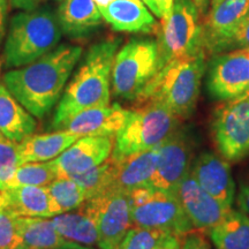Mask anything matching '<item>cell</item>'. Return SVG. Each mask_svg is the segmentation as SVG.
Returning <instances> with one entry per match:
<instances>
[{"instance_id": "obj_1", "label": "cell", "mask_w": 249, "mask_h": 249, "mask_svg": "<svg viewBox=\"0 0 249 249\" xmlns=\"http://www.w3.org/2000/svg\"><path fill=\"white\" fill-rule=\"evenodd\" d=\"M82 48L62 44L27 66L9 71L4 85L26 110L42 119L61 98Z\"/></svg>"}, {"instance_id": "obj_2", "label": "cell", "mask_w": 249, "mask_h": 249, "mask_svg": "<svg viewBox=\"0 0 249 249\" xmlns=\"http://www.w3.org/2000/svg\"><path fill=\"white\" fill-rule=\"evenodd\" d=\"M120 43L118 38L105 39L89 49L64 90L52 120V128L59 130L71 117L81 111L110 105L112 67Z\"/></svg>"}, {"instance_id": "obj_3", "label": "cell", "mask_w": 249, "mask_h": 249, "mask_svg": "<svg viewBox=\"0 0 249 249\" xmlns=\"http://www.w3.org/2000/svg\"><path fill=\"white\" fill-rule=\"evenodd\" d=\"M207 54L173 60L161 70L138 101L157 102L176 114L180 120L193 114L200 96Z\"/></svg>"}, {"instance_id": "obj_4", "label": "cell", "mask_w": 249, "mask_h": 249, "mask_svg": "<svg viewBox=\"0 0 249 249\" xmlns=\"http://www.w3.org/2000/svg\"><path fill=\"white\" fill-rule=\"evenodd\" d=\"M60 38L58 18L49 9L35 8L15 14L5 42L6 66H27L57 48Z\"/></svg>"}, {"instance_id": "obj_5", "label": "cell", "mask_w": 249, "mask_h": 249, "mask_svg": "<svg viewBox=\"0 0 249 249\" xmlns=\"http://www.w3.org/2000/svg\"><path fill=\"white\" fill-rule=\"evenodd\" d=\"M180 119L157 102L147 101L130 110L126 123L114 138L111 157H127L157 148L179 126Z\"/></svg>"}, {"instance_id": "obj_6", "label": "cell", "mask_w": 249, "mask_h": 249, "mask_svg": "<svg viewBox=\"0 0 249 249\" xmlns=\"http://www.w3.org/2000/svg\"><path fill=\"white\" fill-rule=\"evenodd\" d=\"M160 71V57L157 40L130 39L114 57L111 76L114 96L127 101H138Z\"/></svg>"}, {"instance_id": "obj_7", "label": "cell", "mask_w": 249, "mask_h": 249, "mask_svg": "<svg viewBox=\"0 0 249 249\" xmlns=\"http://www.w3.org/2000/svg\"><path fill=\"white\" fill-rule=\"evenodd\" d=\"M201 18L193 0H174L169 18L161 20L157 39L160 71L173 60L203 53Z\"/></svg>"}, {"instance_id": "obj_8", "label": "cell", "mask_w": 249, "mask_h": 249, "mask_svg": "<svg viewBox=\"0 0 249 249\" xmlns=\"http://www.w3.org/2000/svg\"><path fill=\"white\" fill-rule=\"evenodd\" d=\"M129 200L133 226L163 230L181 236L194 230L176 195L148 186L130 192Z\"/></svg>"}, {"instance_id": "obj_9", "label": "cell", "mask_w": 249, "mask_h": 249, "mask_svg": "<svg viewBox=\"0 0 249 249\" xmlns=\"http://www.w3.org/2000/svg\"><path fill=\"white\" fill-rule=\"evenodd\" d=\"M213 143L224 160L239 161L249 155V92L226 99L213 112Z\"/></svg>"}, {"instance_id": "obj_10", "label": "cell", "mask_w": 249, "mask_h": 249, "mask_svg": "<svg viewBox=\"0 0 249 249\" xmlns=\"http://www.w3.org/2000/svg\"><path fill=\"white\" fill-rule=\"evenodd\" d=\"M97 218L98 247L116 249L133 226L127 193L110 189L86 201Z\"/></svg>"}, {"instance_id": "obj_11", "label": "cell", "mask_w": 249, "mask_h": 249, "mask_svg": "<svg viewBox=\"0 0 249 249\" xmlns=\"http://www.w3.org/2000/svg\"><path fill=\"white\" fill-rule=\"evenodd\" d=\"M207 86L213 98L223 101L249 92V46L214 55Z\"/></svg>"}, {"instance_id": "obj_12", "label": "cell", "mask_w": 249, "mask_h": 249, "mask_svg": "<svg viewBox=\"0 0 249 249\" xmlns=\"http://www.w3.org/2000/svg\"><path fill=\"white\" fill-rule=\"evenodd\" d=\"M192 142L185 130L173 132L160 144L150 187L176 195L180 182L191 171Z\"/></svg>"}, {"instance_id": "obj_13", "label": "cell", "mask_w": 249, "mask_h": 249, "mask_svg": "<svg viewBox=\"0 0 249 249\" xmlns=\"http://www.w3.org/2000/svg\"><path fill=\"white\" fill-rule=\"evenodd\" d=\"M176 196L194 229L200 231L210 232L232 209L208 194L194 179L191 171L180 182Z\"/></svg>"}, {"instance_id": "obj_14", "label": "cell", "mask_w": 249, "mask_h": 249, "mask_svg": "<svg viewBox=\"0 0 249 249\" xmlns=\"http://www.w3.org/2000/svg\"><path fill=\"white\" fill-rule=\"evenodd\" d=\"M249 14V0H211V8L202 18L205 54H217L219 46Z\"/></svg>"}, {"instance_id": "obj_15", "label": "cell", "mask_w": 249, "mask_h": 249, "mask_svg": "<svg viewBox=\"0 0 249 249\" xmlns=\"http://www.w3.org/2000/svg\"><path fill=\"white\" fill-rule=\"evenodd\" d=\"M113 145V136H82L54 160L58 178H71L104 163Z\"/></svg>"}, {"instance_id": "obj_16", "label": "cell", "mask_w": 249, "mask_h": 249, "mask_svg": "<svg viewBox=\"0 0 249 249\" xmlns=\"http://www.w3.org/2000/svg\"><path fill=\"white\" fill-rule=\"evenodd\" d=\"M130 110L119 104L91 107L71 117L59 130L82 136H113L123 128Z\"/></svg>"}, {"instance_id": "obj_17", "label": "cell", "mask_w": 249, "mask_h": 249, "mask_svg": "<svg viewBox=\"0 0 249 249\" xmlns=\"http://www.w3.org/2000/svg\"><path fill=\"white\" fill-rule=\"evenodd\" d=\"M191 173L208 194L231 208L235 197V185L226 160L211 152H203L196 158Z\"/></svg>"}, {"instance_id": "obj_18", "label": "cell", "mask_w": 249, "mask_h": 249, "mask_svg": "<svg viewBox=\"0 0 249 249\" xmlns=\"http://www.w3.org/2000/svg\"><path fill=\"white\" fill-rule=\"evenodd\" d=\"M160 148L127 156L120 160H112V185L110 189H117L129 194L134 189L150 186V181L157 166ZM108 189V191H110Z\"/></svg>"}, {"instance_id": "obj_19", "label": "cell", "mask_w": 249, "mask_h": 249, "mask_svg": "<svg viewBox=\"0 0 249 249\" xmlns=\"http://www.w3.org/2000/svg\"><path fill=\"white\" fill-rule=\"evenodd\" d=\"M98 9L116 31L145 34L156 29L154 15L141 0H111Z\"/></svg>"}, {"instance_id": "obj_20", "label": "cell", "mask_w": 249, "mask_h": 249, "mask_svg": "<svg viewBox=\"0 0 249 249\" xmlns=\"http://www.w3.org/2000/svg\"><path fill=\"white\" fill-rule=\"evenodd\" d=\"M81 138L77 134L66 130L53 133L31 134L18 143V155L20 164L33 161H48L55 160L68 147Z\"/></svg>"}, {"instance_id": "obj_21", "label": "cell", "mask_w": 249, "mask_h": 249, "mask_svg": "<svg viewBox=\"0 0 249 249\" xmlns=\"http://www.w3.org/2000/svg\"><path fill=\"white\" fill-rule=\"evenodd\" d=\"M102 18L95 0H62L58 9L61 31L74 38L91 34L101 26Z\"/></svg>"}, {"instance_id": "obj_22", "label": "cell", "mask_w": 249, "mask_h": 249, "mask_svg": "<svg viewBox=\"0 0 249 249\" xmlns=\"http://www.w3.org/2000/svg\"><path fill=\"white\" fill-rule=\"evenodd\" d=\"M51 219L59 234L66 241L88 247L98 245L97 218L87 202L75 210L57 214Z\"/></svg>"}, {"instance_id": "obj_23", "label": "cell", "mask_w": 249, "mask_h": 249, "mask_svg": "<svg viewBox=\"0 0 249 249\" xmlns=\"http://www.w3.org/2000/svg\"><path fill=\"white\" fill-rule=\"evenodd\" d=\"M36 128V119L0 83V133L11 141L18 143L31 135Z\"/></svg>"}, {"instance_id": "obj_24", "label": "cell", "mask_w": 249, "mask_h": 249, "mask_svg": "<svg viewBox=\"0 0 249 249\" xmlns=\"http://www.w3.org/2000/svg\"><path fill=\"white\" fill-rule=\"evenodd\" d=\"M6 208L17 217L52 218L50 197L46 187L20 186L2 191Z\"/></svg>"}, {"instance_id": "obj_25", "label": "cell", "mask_w": 249, "mask_h": 249, "mask_svg": "<svg viewBox=\"0 0 249 249\" xmlns=\"http://www.w3.org/2000/svg\"><path fill=\"white\" fill-rule=\"evenodd\" d=\"M17 227L18 247L24 249H54L67 242L49 218L17 217Z\"/></svg>"}, {"instance_id": "obj_26", "label": "cell", "mask_w": 249, "mask_h": 249, "mask_svg": "<svg viewBox=\"0 0 249 249\" xmlns=\"http://www.w3.org/2000/svg\"><path fill=\"white\" fill-rule=\"evenodd\" d=\"M209 233L216 249H249V216L231 209Z\"/></svg>"}, {"instance_id": "obj_27", "label": "cell", "mask_w": 249, "mask_h": 249, "mask_svg": "<svg viewBox=\"0 0 249 249\" xmlns=\"http://www.w3.org/2000/svg\"><path fill=\"white\" fill-rule=\"evenodd\" d=\"M46 189L53 217L75 210L87 201L85 189L71 178H57L46 186Z\"/></svg>"}, {"instance_id": "obj_28", "label": "cell", "mask_w": 249, "mask_h": 249, "mask_svg": "<svg viewBox=\"0 0 249 249\" xmlns=\"http://www.w3.org/2000/svg\"><path fill=\"white\" fill-rule=\"evenodd\" d=\"M57 178V167H55L54 160L26 163L18 166L5 189L20 186L46 187Z\"/></svg>"}, {"instance_id": "obj_29", "label": "cell", "mask_w": 249, "mask_h": 249, "mask_svg": "<svg viewBox=\"0 0 249 249\" xmlns=\"http://www.w3.org/2000/svg\"><path fill=\"white\" fill-rule=\"evenodd\" d=\"M112 160L111 156L108 160L98 166L87 171L85 173L76 174L71 177L85 189L87 200L95 197L102 193L108 191L112 185Z\"/></svg>"}, {"instance_id": "obj_30", "label": "cell", "mask_w": 249, "mask_h": 249, "mask_svg": "<svg viewBox=\"0 0 249 249\" xmlns=\"http://www.w3.org/2000/svg\"><path fill=\"white\" fill-rule=\"evenodd\" d=\"M169 233L163 230L133 226L124 235L119 249H157Z\"/></svg>"}, {"instance_id": "obj_31", "label": "cell", "mask_w": 249, "mask_h": 249, "mask_svg": "<svg viewBox=\"0 0 249 249\" xmlns=\"http://www.w3.org/2000/svg\"><path fill=\"white\" fill-rule=\"evenodd\" d=\"M18 155V143L0 133V191H4L14 171L20 166Z\"/></svg>"}, {"instance_id": "obj_32", "label": "cell", "mask_w": 249, "mask_h": 249, "mask_svg": "<svg viewBox=\"0 0 249 249\" xmlns=\"http://www.w3.org/2000/svg\"><path fill=\"white\" fill-rule=\"evenodd\" d=\"M17 216L7 208L0 209V249H15L18 247Z\"/></svg>"}, {"instance_id": "obj_33", "label": "cell", "mask_w": 249, "mask_h": 249, "mask_svg": "<svg viewBox=\"0 0 249 249\" xmlns=\"http://www.w3.org/2000/svg\"><path fill=\"white\" fill-rule=\"evenodd\" d=\"M249 46V14L239 23L235 30L227 37V39L219 46L218 53L232 51V50L248 48ZM216 55V54H214Z\"/></svg>"}, {"instance_id": "obj_34", "label": "cell", "mask_w": 249, "mask_h": 249, "mask_svg": "<svg viewBox=\"0 0 249 249\" xmlns=\"http://www.w3.org/2000/svg\"><path fill=\"white\" fill-rule=\"evenodd\" d=\"M181 249H213L207 239L200 233L191 232L183 238Z\"/></svg>"}, {"instance_id": "obj_35", "label": "cell", "mask_w": 249, "mask_h": 249, "mask_svg": "<svg viewBox=\"0 0 249 249\" xmlns=\"http://www.w3.org/2000/svg\"><path fill=\"white\" fill-rule=\"evenodd\" d=\"M185 236L173 234V233H169L160 242V247L157 249H181L182 241Z\"/></svg>"}, {"instance_id": "obj_36", "label": "cell", "mask_w": 249, "mask_h": 249, "mask_svg": "<svg viewBox=\"0 0 249 249\" xmlns=\"http://www.w3.org/2000/svg\"><path fill=\"white\" fill-rule=\"evenodd\" d=\"M236 204L242 213H247L249 216V181L241 186L240 192L236 196Z\"/></svg>"}, {"instance_id": "obj_37", "label": "cell", "mask_w": 249, "mask_h": 249, "mask_svg": "<svg viewBox=\"0 0 249 249\" xmlns=\"http://www.w3.org/2000/svg\"><path fill=\"white\" fill-rule=\"evenodd\" d=\"M13 7L18 9H24V11H31L37 8L40 0H9Z\"/></svg>"}, {"instance_id": "obj_38", "label": "cell", "mask_w": 249, "mask_h": 249, "mask_svg": "<svg viewBox=\"0 0 249 249\" xmlns=\"http://www.w3.org/2000/svg\"><path fill=\"white\" fill-rule=\"evenodd\" d=\"M6 18H7V0H0V42L6 33Z\"/></svg>"}, {"instance_id": "obj_39", "label": "cell", "mask_w": 249, "mask_h": 249, "mask_svg": "<svg viewBox=\"0 0 249 249\" xmlns=\"http://www.w3.org/2000/svg\"><path fill=\"white\" fill-rule=\"evenodd\" d=\"M173 2L174 0H156V4H157L161 20L169 18V15L171 14V11H172Z\"/></svg>"}, {"instance_id": "obj_40", "label": "cell", "mask_w": 249, "mask_h": 249, "mask_svg": "<svg viewBox=\"0 0 249 249\" xmlns=\"http://www.w3.org/2000/svg\"><path fill=\"white\" fill-rule=\"evenodd\" d=\"M193 1H194V4L196 5V7H197L198 12H200L201 17H203V15L207 14L208 8H209V0H193Z\"/></svg>"}, {"instance_id": "obj_41", "label": "cell", "mask_w": 249, "mask_h": 249, "mask_svg": "<svg viewBox=\"0 0 249 249\" xmlns=\"http://www.w3.org/2000/svg\"><path fill=\"white\" fill-rule=\"evenodd\" d=\"M54 249H93L91 247H88V246H83V245H79V244H75V242H65V244H62L59 246V247L54 248Z\"/></svg>"}, {"instance_id": "obj_42", "label": "cell", "mask_w": 249, "mask_h": 249, "mask_svg": "<svg viewBox=\"0 0 249 249\" xmlns=\"http://www.w3.org/2000/svg\"><path fill=\"white\" fill-rule=\"evenodd\" d=\"M141 1L147 7L150 9L151 13L156 15L157 18H160V11H158V7H157V4H156V0H141Z\"/></svg>"}, {"instance_id": "obj_43", "label": "cell", "mask_w": 249, "mask_h": 249, "mask_svg": "<svg viewBox=\"0 0 249 249\" xmlns=\"http://www.w3.org/2000/svg\"><path fill=\"white\" fill-rule=\"evenodd\" d=\"M6 205H7V203H6V197L2 191H0V209L6 208Z\"/></svg>"}, {"instance_id": "obj_44", "label": "cell", "mask_w": 249, "mask_h": 249, "mask_svg": "<svg viewBox=\"0 0 249 249\" xmlns=\"http://www.w3.org/2000/svg\"><path fill=\"white\" fill-rule=\"evenodd\" d=\"M110 1H111V0H95L96 5H97L98 8H101V7H103V6L107 5Z\"/></svg>"}, {"instance_id": "obj_45", "label": "cell", "mask_w": 249, "mask_h": 249, "mask_svg": "<svg viewBox=\"0 0 249 249\" xmlns=\"http://www.w3.org/2000/svg\"><path fill=\"white\" fill-rule=\"evenodd\" d=\"M15 249H24V248H22V247H18V248H15Z\"/></svg>"}, {"instance_id": "obj_46", "label": "cell", "mask_w": 249, "mask_h": 249, "mask_svg": "<svg viewBox=\"0 0 249 249\" xmlns=\"http://www.w3.org/2000/svg\"><path fill=\"white\" fill-rule=\"evenodd\" d=\"M57 1H62V0H57Z\"/></svg>"}, {"instance_id": "obj_47", "label": "cell", "mask_w": 249, "mask_h": 249, "mask_svg": "<svg viewBox=\"0 0 249 249\" xmlns=\"http://www.w3.org/2000/svg\"><path fill=\"white\" fill-rule=\"evenodd\" d=\"M116 249H119V247H118V248H116Z\"/></svg>"}]
</instances>
